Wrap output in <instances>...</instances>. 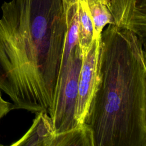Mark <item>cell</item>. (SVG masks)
<instances>
[{
  "mask_svg": "<svg viewBox=\"0 0 146 146\" xmlns=\"http://www.w3.org/2000/svg\"><path fill=\"white\" fill-rule=\"evenodd\" d=\"M113 23L135 33L145 46L146 0H108Z\"/></svg>",
  "mask_w": 146,
  "mask_h": 146,
  "instance_id": "obj_5",
  "label": "cell"
},
{
  "mask_svg": "<svg viewBox=\"0 0 146 146\" xmlns=\"http://www.w3.org/2000/svg\"><path fill=\"white\" fill-rule=\"evenodd\" d=\"M92 18L94 38H100L104 27L113 23L108 0H86Z\"/></svg>",
  "mask_w": 146,
  "mask_h": 146,
  "instance_id": "obj_9",
  "label": "cell"
},
{
  "mask_svg": "<svg viewBox=\"0 0 146 146\" xmlns=\"http://www.w3.org/2000/svg\"><path fill=\"white\" fill-rule=\"evenodd\" d=\"M1 10L0 90L13 110L50 115L67 31L63 0H11Z\"/></svg>",
  "mask_w": 146,
  "mask_h": 146,
  "instance_id": "obj_1",
  "label": "cell"
},
{
  "mask_svg": "<svg viewBox=\"0 0 146 146\" xmlns=\"http://www.w3.org/2000/svg\"><path fill=\"white\" fill-rule=\"evenodd\" d=\"M94 146L91 129L85 123L56 133L52 146Z\"/></svg>",
  "mask_w": 146,
  "mask_h": 146,
  "instance_id": "obj_8",
  "label": "cell"
},
{
  "mask_svg": "<svg viewBox=\"0 0 146 146\" xmlns=\"http://www.w3.org/2000/svg\"><path fill=\"white\" fill-rule=\"evenodd\" d=\"M79 19L78 44L84 56L91 47L94 39V26L86 0H75Z\"/></svg>",
  "mask_w": 146,
  "mask_h": 146,
  "instance_id": "obj_7",
  "label": "cell"
},
{
  "mask_svg": "<svg viewBox=\"0 0 146 146\" xmlns=\"http://www.w3.org/2000/svg\"><path fill=\"white\" fill-rule=\"evenodd\" d=\"M13 110V104L5 100L1 94L0 90V119L7 114L9 112Z\"/></svg>",
  "mask_w": 146,
  "mask_h": 146,
  "instance_id": "obj_10",
  "label": "cell"
},
{
  "mask_svg": "<svg viewBox=\"0 0 146 146\" xmlns=\"http://www.w3.org/2000/svg\"><path fill=\"white\" fill-rule=\"evenodd\" d=\"M145 46L109 24L100 39L98 83L84 123L94 146H146Z\"/></svg>",
  "mask_w": 146,
  "mask_h": 146,
  "instance_id": "obj_2",
  "label": "cell"
},
{
  "mask_svg": "<svg viewBox=\"0 0 146 146\" xmlns=\"http://www.w3.org/2000/svg\"><path fill=\"white\" fill-rule=\"evenodd\" d=\"M36 114L29 131L11 145L52 146L56 135L52 119L46 111H41Z\"/></svg>",
  "mask_w": 146,
  "mask_h": 146,
  "instance_id": "obj_6",
  "label": "cell"
},
{
  "mask_svg": "<svg viewBox=\"0 0 146 146\" xmlns=\"http://www.w3.org/2000/svg\"><path fill=\"white\" fill-rule=\"evenodd\" d=\"M100 38H94L83 56L80 68L75 118L78 124L84 123L90 104L98 83Z\"/></svg>",
  "mask_w": 146,
  "mask_h": 146,
  "instance_id": "obj_4",
  "label": "cell"
},
{
  "mask_svg": "<svg viewBox=\"0 0 146 146\" xmlns=\"http://www.w3.org/2000/svg\"><path fill=\"white\" fill-rule=\"evenodd\" d=\"M83 58L78 43L73 48L65 67L60 72L50 113L56 133L68 130L78 125L75 114Z\"/></svg>",
  "mask_w": 146,
  "mask_h": 146,
  "instance_id": "obj_3",
  "label": "cell"
}]
</instances>
